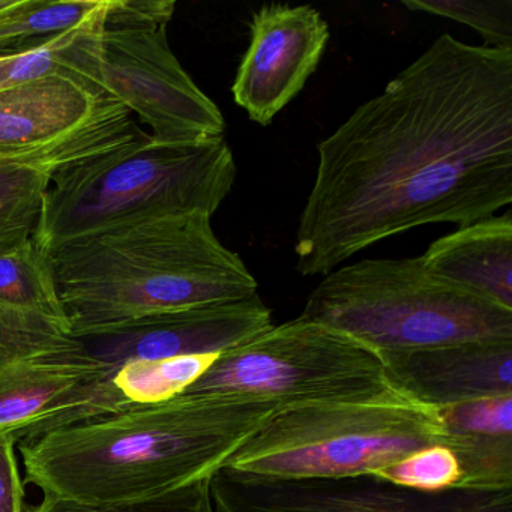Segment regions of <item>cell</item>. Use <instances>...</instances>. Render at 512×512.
I'll list each match as a JSON object with an SVG mask.
<instances>
[{"instance_id":"6da1fadb","label":"cell","mask_w":512,"mask_h":512,"mask_svg":"<svg viewBox=\"0 0 512 512\" xmlns=\"http://www.w3.org/2000/svg\"><path fill=\"white\" fill-rule=\"evenodd\" d=\"M317 154L295 239L304 277L416 227L493 217L512 203V50L440 35Z\"/></svg>"},{"instance_id":"7a4b0ae2","label":"cell","mask_w":512,"mask_h":512,"mask_svg":"<svg viewBox=\"0 0 512 512\" xmlns=\"http://www.w3.org/2000/svg\"><path fill=\"white\" fill-rule=\"evenodd\" d=\"M283 409L257 398L181 394L20 440L26 482L83 503L154 499L211 479Z\"/></svg>"},{"instance_id":"3957f363","label":"cell","mask_w":512,"mask_h":512,"mask_svg":"<svg viewBox=\"0 0 512 512\" xmlns=\"http://www.w3.org/2000/svg\"><path fill=\"white\" fill-rule=\"evenodd\" d=\"M71 334H107L145 317L256 295L254 275L205 214L112 227L49 253Z\"/></svg>"},{"instance_id":"277c9868","label":"cell","mask_w":512,"mask_h":512,"mask_svg":"<svg viewBox=\"0 0 512 512\" xmlns=\"http://www.w3.org/2000/svg\"><path fill=\"white\" fill-rule=\"evenodd\" d=\"M235 157L224 137L161 143L148 133L77 161L53 178L35 224L44 253L149 218L212 217L235 185Z\"/></svg>"},{"instance_id":"5b68a950","label":"cell","mask_w":512,"mask_h":512,"mask_svg":"<svg viewBox=\"0 0 512 512\" xmlns=\"http://www.w3.org/2000/svg\"><path fill=\"white\" fill-rule=\"evenodd\" d=\"M383 353L466 341H512V310L436 277L422 257L338 266L301 316Z\"/></svg>"},{"instance_id":"8992f818","label":"cell","mask_w":512,"mask_h":512,"mask_svg":"<svg viewBox=\"0 0 512 512\" xmlns=\"http://www.w3.org/2000/svg\"><path fill=\"white\" fill-rule=\"evenodd\" d=\"M446 443L439 410L389 389L359 400L283 407L224 467L263 479L349 478Z\"/></svg>"},{"instance_id":"52a82bcc","label":"cell","mask_w":512,"mask_h":512,"mask_svg":"<svg viewBox=\"0 0 512 512\" xmlns=\"http://www.w3.org/2000/svg\"><path fill=\"white\" fill-rule=\"evenodd\" d=\"M389 389L394 388L377 350L298 317L221 353L182 394L257 398L289 407L359 400Z\"/></svg>"},{"instance_id":"ba28073f","label":"cell","mask_w":512,"mask_h":512,"mask_svg":"<svg viewBox=\"0 0 512 512\" xmlns=\"http://www.w3.org/2000/svg\"><path fill=\"white\" fill-rule=\"evenodd\" d=\"M116 370L70 329L0 310V437L20 442L130 406Z\"/></svg>"},{"instance_id":"9c48e42d","label":"cell","mask_w":512,"mask_h":512,"mask_svg":"<svg viewBox=\"0 0 512 512\" xmlns=\"http://www.w3.org/2000/svg\"><path fill=\"white\" fill-rule=\"evenodd\" d=\"M173 0H109L101 44L103 86L161 143L224 137L217 104L196 85L170 47Z\"/></svg>"},{"instance_id":"30bf717a","label":"cell","mask_w":512,"mask_h":512,"mask_svg":"<svg viewBox=\"0 0 512 512\" xmlns=\"http://www.w3.org/2000/svg\"><path fill=\"white\" fill-rule=\"evenodd\" d=\"M215 512H512L509 490H410L373 475L263 479L232 470L211 478Z\"/></svg>"},{"instance_id":"8fae6325","label":"cell","mask_w":512,"mask_h":512,"mask_svg":"<svg viewBox=\"0 0 512 512\" xmlns=\"http://www.w3.org/2000/svg\"><path fill=\"white\" fill-rule=\"evenodd\" d=\"M250 35L232 95L251 121L268 127L319 67L331 32L310 5L269 4L251 17Z\"/></svg>"},{"instance_id":"7c38bea8","label":"cell","mask_w":512,"mask_h":512,"mask_svg":"<svg viewBox=\"0 0 512 512\" xmlns=\"http://www.w3.org/2000/svg\"><path fill=\"white\" fill-rule=\"evenodd\" d=\"M272 325V311L256 293L236 301L155 314L83 341L97 358L119 368L133 361L221 355Z\"/></svg>"},{"instance_id":"4fadbf2b","label":"cell","mask_w":512,"mask_h":512,"mask_svg":"<svg viewBox=\"0 0 512 512\" xmlns=\"http://www.w3.org/2000/svg\"><path fill=\"white\" fill-rule=\"evenodd\" d=\"M115 98L79 130L32 148L0 151V233L34 227L53 178L64 167L133 142L145 134Z\"/></svg>"},{"instance_id":"5bb4252c","label":"cell","mask_w":512,"mask_h":512,"mask_svg":"<svg viewBox=\"0 0 512 512\" xmlns=\"http://www.w3.org/2000/svg\"><path fill=\"white\" fill-rule=\"evenodd\" d=\"M382 358L389 385L433 409L512 394V341H466Z\"/></svg>"},{"instance_id":"9a60e30c","label":"cell","mask_w":512,"mask_h":512,"mask_svg":"<svg viewBox=\"0 0 512 512\" xmlns=\"http://www.w3.org/2000/svg\"><path fill=\"white\" fill-rule=\"evenodd\" d=\"M109 98L103 88L67 76L0 92V151L32 148L79 130Z\"/></svg>"},{"instance_id":"2e32d148","label":"cell","mask_w":512,"mask_h":512,"mask_svg":"<svg viewBox=\"0 0 512 512\" xmlns=\"http://www.w3.org/2000/svg\"><path fill=\"white\" fill-rule=\"evenodd\" d=\"M421 257L436 277L512 310L511 212L458 227Z\"/></svg>"},{"instance_id":"e0dca14e","label":"cell","mask_w":512,"mask_h":512,"mask_svg":"<svg viewBox=\"0 0 512 512\" xmlns=\"http://www.w3.org/2000/svg\"><path fill=\"white\" fill-rule=\"evenodd\" d=\"M448 443L457 455V488H512V394L482 398L439 410Z\"/></svg>"},{"instance_id":"ac0fdd59","label":"cell","mask_w":512,"mask_h":512,"mask_svg":"<svg viewBox=\"0 0 512 512\" xmlns=\"http://www.w3.org/2000/svg\"><path fill=\"white\" fill-rule=\"evenodd\" d=\"M107 4L83 22L29 46L0 55V92L50 76H67L103 88L101 44ZM106 91V89H104Z\"/></svg>"},{"instance_id":"d6986e66","label":"cell","mask_w":512,"mask_h":512,"mask_svg":"<svg viewBox=\"0 0 512 512\" xmlns=\"http://www.w3.org/2000/svg\"><path fill=\"white\" fill-rule=\"evenodd\" d=\"M0 310L29 314L70 329L49 254L34 227L0 233Z\"/></svg>"},{"instance_id":"ffe728a7","label":"cell","mask_w":512,"mask_h":512,"mask_svg":"<svg viewBox=\"0 0 512 512\" xmlns=\"http://www.w3.org/2000/svg\"><path fill=\"white\" fill-rule=\"evenodd\" d=\"M101 0H8L0 8V55L79 25Z\"/></svg>"},{"instance_id":"44dd1931","label":"cell","mask_w":512,"mask_h":512,"mask_svg":"<svg viewBox=\"0 0 512 512\" xmlns=\"http://www.w3.org/2000/svg\"><path fill=\"white\" fill-rule=\"evenodd\" d=\"M220 355H190L157 361H133L116 370L113 383L130 404H155L181 395Z\"/></svg>"},{"instance_id":"7402d4cb","label":"cell","mask_w":512,"mask_h":512,"mask_svg":"<svg viewBox=\"0 0 512 512\" xmlns=\"http://www.w3.org/2000/svg\"><path fill=\"white\" fill-rule=\"evenodd\" d=\"M413 13L431 14L475 29L485 47L512 50V0H403Z\"/></svg>"},{"instance_id":"603a6c76","label":"cell","mask_w":512,"mask_h":512,"mask_svg":"<svg viewBox=\"0 0 512 512\" xmlns=\"http://www.w3.org/2000/svg\"><path fill=\"white\" fill-rule=\"evenodd\" d=\"M371 475L410 490L439 493L457 488L461 467L451 448L433 445L412 452Z\"/></svg>"},{"instance_id":"cb8c5ba5","label":"cell","mask_w":512,"mask_h":512,"mask_svg":"<svg viewBox=\"0 0 512 512\" xmlns=\"http://www.w3.org/2000/svg\"><path fill=\"white\" fill-rule=\"evenodd\" d=\"M29 512H215L211 479L181 490L137 502L83 503L58 496H44Z\"/></svg>"},{"instance_id":"d4e9b609","label":"cell","mask_w":512,"mask_h":512,"mask_svg":"<svg viewBox=\"0 0 512 512\" xmlns=\"http://www.w3.org/2000/svg\"><path fill=\"white\" fill-rule=\"evenodd\" d=\"M14 437H0V512H23L25 487L20 478Z\"/></svg>"},{"instance_id":"484cf974","label":"cell","mask_w":512,"mask_h":512,"mask_svg":"<svg viewBox=\"0 0 512 512\" xmlns=\"http://www.w3.org/2000/svg\"><path fill=\"white\" fill-rule=\"evenodd\" d=\"M8 4V0H0V8L5 7Z\"/></svg>"}]
</instances>
